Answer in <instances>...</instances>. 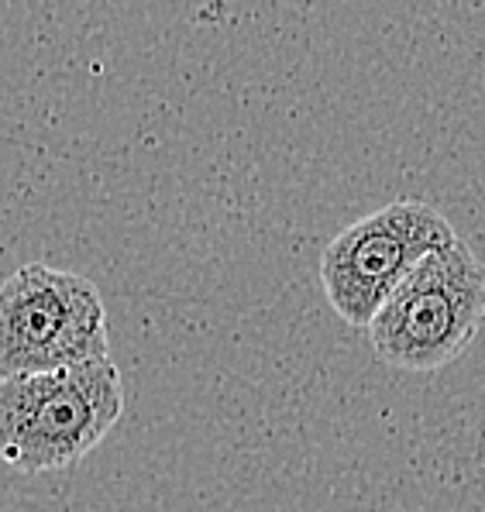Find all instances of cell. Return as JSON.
I'll use <instances>...</instances> for the list:
<instances>
[{"mask_svg": "<svg viewBox=\"0 0 485 512\" xmlns=\"http://www.w3.org/2000/svg\"><path fill=\"white\" fill-rule=\"evenodd\" d=\"M124 413L111 358L42 375L0 378V461L38 475L83 461Z\"/></svg>", "mask_w": 485, "mask_h": 512, "instance_id": "obj_1", "label": "cell"}, {"mask_svg": "<svg viewBox=\"0 0 485 512\" xmlns=\"http://www.w3.org/2000/svg\"><path fill=\"white\" fill-rule=\"evenodd\" d=\"M485 320V265L455 238L430 251L369 324L372 351L400 372L448 368Z\"/></svg>", "mask_w": 485, "mask_h": 512, "instance_id": "obj_2", "label": "cell"}, {"mask_svg": "<svg viewBox=\"0 0 485 512\" xmlns=\"http://www.w3.org/2000/svg\"><path fill=\"white\" fill-rule=\"evenodd\" d=\"M111 358L107 306L80 272L21 265L0 282V378Z\"/></svg>", "mask_w": 485, "mask_h": 512, "instance_id": "obj_3", "label": "cell"}, {"mask_svg": "<svg viewBox=\"0 0 485 512\" xmlns=\"http://www.w3.org/2000/svg\"><path fill=\"white\" fill-rule=\"evenodd\" d=\"M458 234L437 207L420 200H396L375 214L348 224L327 241L320 255V286L348 327L369 330L396 286L430 251L451 244Z\"/></svg>", "mask_w": 485, "mask_h": 512, "instance_id": "obj_4", "label": "cell"}]
</instances>
